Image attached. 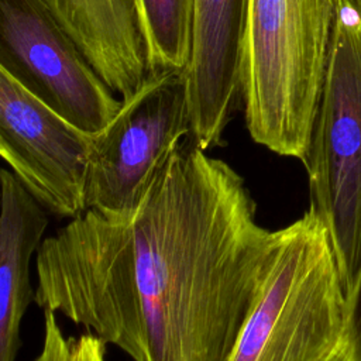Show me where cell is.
Returning <instances> with one entry per match:
<instances>
[{
  "instance_id": "6da1fadb",
  "label": "cell",
  "mask_w": 361,
  "mask_h": 361,
  "mask_svg": "<svg viewBox=\"0 0 361 361\" xmlns=\"http://www.w3.org/2000/svg\"><path fill=\"white\" fill-rule=\"evenodd\" d=\"M276 244L244 178L189 134L131 216L87 209L44 238L35 303L133 361H228Z\"/></svg>"
},
{
  "instance_id": "7a4b0ae2",
  "label": "cell",
  "mask_w": 361,
  "mask_h": 361,
  "mask_svg": "<svg viewBox=\"0 0 361 361\" xmlns=\"http://www.w3.org/2000/svg\"><path fill=\"white\" fill-rule=\"evenodd\" d=\"M344 0H247L240 100L250 137L305 161Z\"/></svg>"
},
{
  "instance_id": "3957f363",
  "label": "cell",
  "mask_w": 361,
  "mask_h": 361,
  "mask_svg": "<svg viewBox=\"0 0 361 361\" xmlns=\"http://www.w3.org/2000/svg\"><path fill=\"white\" fill-rule=\"evenodd\" d=\"M347 322L331 241L309 207L278 230L268 275L228 361H326L345 338Z\"/></svg>"
},
{
  "instance_id": "277c9868",
  "label": "cell",
  "mask_w": 361,
  "mask_h": 361,
  "mask_svg": "<svg viewBox=\"0 0 361 361\" xmlns=\"http://www.w3.org/2000/svg\"><path fill=\"white\" fill-rule=\"evenodd\" d=\"M302 164L348 300L361 278V13L353 0H344L337 17Z\"/></svg>"
},
{
  "instance_id": "5b68a950",
  "label": "cell",
  "mask_w": 361,
  "mask_h": 361,
  "mask_svg": "<svg viewBox=\"0 0 361 361\" xmlns=\"http://www.w3.org/2000/svg\"><path fill=\"white\" fill-rule=\"evenodd\" d=\"M190 134L183 72L149 75L93 134L86 206L109 219L131 216L173 147Z\"/></svg>"
},
{
  "instance_id": "8992f818",
  "label": "cell",
  "mask_w": 361,
  "mask_h": 361,
  "mask_svg": "<svg viewBox=\"0 0 361 361\" xmlns=\"http://www.w3.org/2000/svg\"><path fill=\"white\" fill-rule=\"evenodd\" d=\"M0 69L92 135L123 104L44 0H0Z\"/></svg>"
},
{
  "instance_id": "52a82bcc",
  "label": "cell",
  "mask_w": 361,
  "mask_h": 361,
  "mask_svg": "<svg viewBox=\"0 0 361 361\" xmlns=\"http://www.w3.org/2000/svg\"><path fill=\"white\" fill-rule=\"evenodd\" d=\"M92 140L0 69V155L48 213L75 219L87 210Z\"/></svg>"
},
{
  "instance_id": "ba28073f",
  "label": "cell",
  "mask_w": 361,
  "mask_h": 361,
  "mask_svg": "<svg viewBox=\"0 0 361 361\" xmlns=\"http://www.w3.org/2000/svg\"><path fill=\"white\" fill-rule=\"evenodd\" d=\"M247 0H195L193 44L185 72L190 135L204 149L223 144L240 100Z\"/></svg>"
},
{
  "instance_id": "9c48e42d",
  "label": "cell",
  "mask_w": 361,
  "mask_h": 361,
  "mask_svg": "<svg viewBox=\"0 0 361 361\" xmlns=\"http://www.w3.org/2000/svg\"><path fill=\"white\" fill-rule=\"evenodd\" d=\"M0 185V361H16L23 317L35 300L30 259L44 241L48 212L11 171L1 169Z\"/></svg>"
},
{
  "instance_id": "30bf717a",
  "label": "cell",
  "mask_w": 361,
  "mask_h": 361,
  "mask_svg": "<svg viewBox=\"0 0 361 361\" xmlns=\"http://www.w3.org/2000/svg\"><path fill=\"white\" fill-rule=\"evenodd\" d=\"M76 44L121 99L149 76L148 49L138 0H75Z\"/></svg>"
},
{
  "instance_id": "8fae6325",
  "label": "cell",
  "mask_w": 361,
  "mask_h": 361,
  "mask_svg": "<svg viewBox=\"0 0 361 361\" xmlns=\"http://www.w3.org/2000/svg\"><path fill=\"white\" fill-rule=\"evenodd\" d=\"M149 75L186 72L193 44L195 0H138Z\"/></svg>"
},
{
  "instance_id": "7c38bea8",
  "label": "cell",
  "mask_w": 361,
  "mask_h": 361,
  "mask_svg": "<svg viewBox=\"0 0 361 361\" xmlns=\"http://www.w3.org/2000/svg\"><path fill=\"white\" fill-rule=\"evenodd\" d=\"M34 361H106V343L90 333L66 337L56 313L44 310V341Z\"/></svg>"
},
{
  "instance_id": "4fadbf2b",
  "label": "cell",
  "mask_w": 361,
  "mask_h": 361,
  "mask_svg": "<svg viewBox=\"0 0 361 361\" xmlns=\"http://www.w3.org/2000/svg\"><path fill=\"white\" fill-rule=\"evenodd\" d=\"M348 302V322L345 337L350 345L351 361H361V278Z\"/></svg>"
},
{
  "instance_id": "5bb4252c",
  "label": "cell",
  "mask_w": 361,
  "mask_h": 361,
  "mask_svg": "<svg viewBox=\"0 0 361 361\" xmlns=\"http://www.w3.org/2000/svg\"><path fill=\"white\" fill-rule=\"evenodd\" d=\"M52 10L61 25L75 39L78 32V16L75 0H44ZM76 42V41H75Z\"/></svg>"
},
{
  "instance_id": "9a60e30c",
  "label": "cell",
  "mask_w": 361,
  "mask_h": 361,
  "mask_svg": "<svg viewBox=\"0 0 361 361\" xmlns=\"http://www.w3.org/2000/svg\"><path fill=\"white\" fill-rule=\"evenodd\" d=\"M326 361H351L350 345H348L347 337L337 345V348L331 353V355Z\"/></svg>"
},
{
  "instance_id": "2e32d148",
  "label": "cell",
  "mask_w": 361,
  "mask_h": 361,
  "mask_svg": "<svg viewBox=\"0 0 361 361\" xmlns=\"http://www.w3.org/2000/svg\"><path fill=\"white\" fill-rule=\"evenodd\" d=\"M353 3L355 4V7L358 8V11L361 13V0H353Z\"/></svg>"
}]
</instances>
